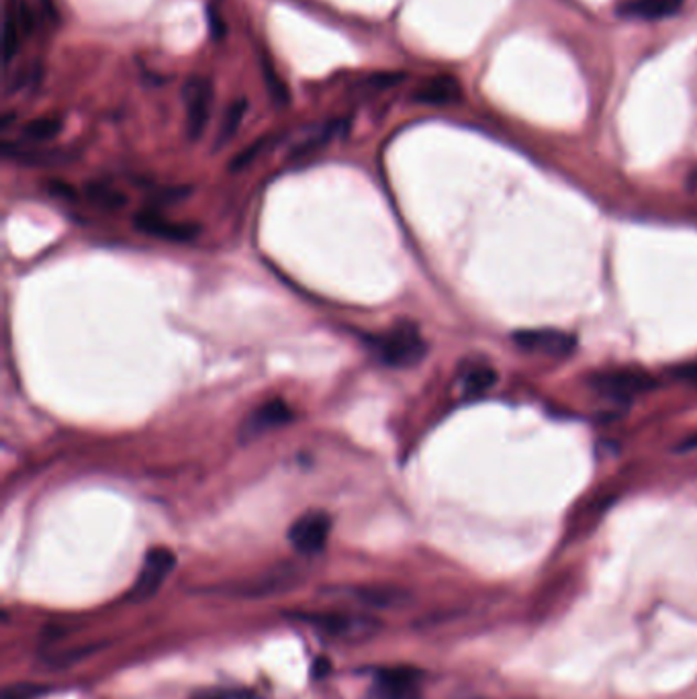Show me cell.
<instances>
[{
	"label": "cell",
	"instance_id": "obj_24",
	"mask_svg": "<svg viewBox=\"0 0 697 699\" xmlns=\"http://www.w3.org/2000/svg\"><path fill=\"white\" fill-rule=\"evenodd\" d=\"M266 80H268V90H270L276 104H285V102L289 101V92H287V88L283 87V82H280V78L276 74L268 70Z\"/></svg>",
	"mask_w": 697,
	"mask_h": 699
},
{
	"label": "cell",
	"instance_id": "obj_10",
	"mask_svg": "<svg viewBox=\"0 0 697 699\" xmlns=\"http://www.w3.org/2000/svg\"><path fill=\"white\" fill-rule=\"evenodd\" d=\"M213 85L207 78H192L185 88H182V97L187 104V132L189 140H201L209 116H211V104H213Z\"/></svg>",
	"mask_w": 697,
	"mask_h": 699
},
{
	"label": "cell",
	"instance_id": "obj_28",
	"mask_svg": "<svg viewBox=\"0 0 697 699\" xmlns=\"http://www.w3.org/2000/svg\"><path fill=\"white\" fill-rule=\"evenodd\" d=\"M199 699H218V698H199Z\"/></svg>",
	"mask_w": 697,
	"mask_h": 699
},
{
	"label": "cell",
	"instance_id": "obj_12",
	"mask_svg": "<svg viewBox=\"0 0 697 699\" xmlns=\"http://www.w3.org/2000/svg\"><path fill=\"white\" fill-rule=\"evenodd\" d=\"M461 99V85L451 78V76H438L428 82H423L422 87L416 88L413 92V101L422 102V104H451Z\"/></svg>",
	"mask_w": 697,
	"mask_h": 699
},
{
	"label": "cell",
	"instance_id": "obj_15",
	"mask_svg": "<svg viewBox=\"0 0 697 699\" xmlns=\"http://www.w3.org/2000/svg\"><path fill=\"white\" fill-rule=\"evenodd\" d=\"M497 382V373L489 365H471L461 377V389L465 397L489 393Z\"/></svg>",
	"mask_w": 697,
	"mask_h": 699
},
{
	"label": "cell",
	"instance_id": "obj_8",
	"mask_svg": "<svg viewBox=\"0 0 697 699\" xmlns=\"http://www.w3.org/2000/svg\"><path fill=\"white\" fill-rule=\"evenodd\" d=\"M295 420V411L285 399H270L254 409L240 425V444H250Z\"/></svg>",
	"mask_w": 697,
	"mask_h": 699
},
{
	"label": "cell",
	"instance_id": "obj_22",
	"mask_svg": "<svg viewBox=\"0 0 697 699\" xmlns=\"http://www.w3.org/2000/svg\"><path fill=\"white\" fill-rule=\"evenodd\" d=\"M45 694V687L40 685H15L4 691V699H35Z\"/></svg>",
	"mask_w": 697,
	"mask_h": 699
},
{
	"label": "cell",
	"instance_id": "obj_6",
	"mask_svg": "<svg viewBox=\"0 0 697 699\" xmlns=\"http://www.w3.org/2000/svg\"><path fill=\"white\" fill-rule=\"evenodd\" d=\"M587 382L591 389H596L597 393L613 397V399H626V397L646 393L656 385L649 373L639 370V368L599 370V373H594Z\"/></svg>",
	"mask_w": 697,
	"mask_h": 699
},
{
	"label": "cell",
	"instance_id": "obj_11",
	"mask_svg": "<svg viewBox=\"0 0 697 699\" xmlns=\"http://www.w3.org/2000/svg\"><path fill=\"white\" fill-rule=\"evenodd\" d=\"M133 223L140 232L166 242H190L201 232V228L195 223H178L156 211H140Z\"/></svg>",
	"mask_w": 697,
	"mask_h": 699
},
{
	"label": "cell",
	"instance_id": "obj_7",
	"mask_svg": "<svg viewBox=\"0 0 697 699\" xmlns=\"http://www.w3.org/2000/svg\"><path fill=\"white\" fill-rule=\"evenodd\" d=\"M332 532V518L325 511H307L289 528L292 548L303 556L320 554Z\"/></svg>",
	"mask_w": 697,
	"mask_h": 699
},
{
	"label": "cell",
	"instance_id": "obj_17",
	"mask_svg": "<svg viewBox=\"0 0 697 699\" xmlns=\"http://www.w3.org/2000/svg\"><path fill=\"white\" fill-rule=\"evenodd\" d=\"M246 111V99H237V101L232 102V107L225 111L223 121H221V125H219L218 140H215V147H218V149L219 147L225 146V144L232 140L233 135L237 133L242 121H244Z\"/></svg>",
	"mask_w": 697,
	"mask_h": 699
},
{
	"label": "cell",
	"instance_id": "obj_25",
	"mask_svg": "<svg viewBox=\"0 0 697 699\" xmlns=\"http://www.w3.org/2000/svg\"><path fill=\"white\" fill-rule=\"evenodd\" d=\"M677 377L682 380H687V382H692V385H697V363H692V365L682 366V368H677V373H675Z\"/></svg>",
	"mask_w": 697,
	"mask_h": 699
},
{
	"label": "cell",
	"instance_id": "obj_5",
	"mask_svg": "<svg viewBox=\"0 0 697 699\" xmlns=\"http://www.w3.org/2000/svg\"><path fill=\"white\" fill-rule=\"evenodd\" d=\"M423 675L413 667L378 669L366 699H422Z\"/></svg>",
	"mask_w": 697,
	"mask_h": 699
},
{
	"label": "cell",
	"instance_id": "obj_21",
	"mask_svg": "<svg viewBox=\"0 0 697 699\" xmlns=\"http://www.w3.org/2000/svg\"><path fill=\"white\" fill-rule=\"evenodd\" d=\"M270 144V137H262L258 142H254L252 146L244 149V152H240L235 158H233L232 168L233 173H237V170H242V168H246L247 164H252V162L256 160L258 156H261L262 152L266 149V146Z\"/></svg>",
	"mask_w": 697,
	"mask_h": 699
},
{
	"label": "cell",
	"instance_id": "obj_19",
	"mask_svg": "<svg viewBox=\"0 0 697 699\" xmlns=\"http://www.w3.org/2000/svg\"><path fill=\"white\" fill-rule=\"evenodd\" d=\"M344 125H346L344 121H335V123L325 125L320 133H316L313 137L306 140L301 146L295 147V149H292V156H307V154H311V152L320 149V147L325 146V144H330V142L334 140L335 135L342 132V127H344Z\"/></svg>",
	"mask_w": 697,
	"mask_h": 699
},
{
	"label": "cell",
	"instance_id": "obj_20",
	"mask_svg": "<svg viewBox=\"0 0 697 699\" xmlns=\"http://www.w3.org/2000/svg\"><path fill=\"white\" fill-rule=\"evenodd\" d=\"M21 35L23 33L16 25L15 15L7 16V23H4V62L7 64L15 58L16 52H19V44H21Z\"/></svg>",
	"mask_w": 697,
	"mask_h": 699
},
{
	"label": "cell",
	"instance_id": "obj_18",
	"mask_svg": "<svg viewBox=\"0 0 697 699\" xmlns=\"http://www.w3.org/2000/svg\"><path fill=\"white\" fill-rule=\"evenodd\" d=\"M87 197L101 209H109V211H117V209H123L128 204V197L121 192V190L113 189L109 185H101V182H92L87 187Z\"/></svg>",
	"mask_w": 697,
	"mask_h": 699
},
{
	"label": "cell",
	"instance_id": "obj_14",
	"mask_svg": "<svg viewBox=\"0 0 697 699\" xmlns=\"http://www.w3.org/2000/svg\"><path fill=\"white\" fill-rule=\"evenodd\" d=\"M352 596L370 608H399L409 599L406 591L397 587H363L354 589Z\"/></svg>",
	"mask_w": 697,
	"mask_h": 699
},
{
	"label": "cell",
	"instance_id": "obj_2",
	"mask_svg": "<svg viewBox=\"0 0 697 699\" xmlns=\"http://www.w3.org/2000/svg\"><path fill=\"white\" fill-rule=\"evenodd\" d=\"M303 579H306L303 568L295 563H285V565L268 568L256 577L244 579V581L228 582L223 587H215L213 591L223 593L228 598H270V596H280V593L297 589V585H301Z\"/></svg>",
	"mask_w": 697,
	"mask_h": 699
},
{
	"label": "cell",
	"instance_id": "obj_13",
	"mask_svg": "<svg viewBox=\"0 0 697 699\" xmlns=\"http://www.w3.org/2000/svg\"><path fill=\"white\" fill-rule=\"evenodd\" d=\"M679 7H682L679 0H628L618 11L622 16L653 21V19L675 15Z\"/></svg>",
	"mask_w": 697,
	"mask_h": 699
},
{
	"label": "cell",
	"instance_id": "obj_3",
	"mask_svg": "<svg viewBox=\"0 0 697 699\" xmlns=\"http://www.w3.org/2000/svg\"><path fill=\"white\" fill-rule=\"evenodd\" d=\"M301 622L316 628L321 636L335 642L358 644L375 639L380 630V622L370 615H358L348 612H313L297 613Z\"/></svg>",
	"mask_w": 697,
	"mask_h": 699
},
{
	"label": "cell",
	"instance_id": "obj_1",
	"mask_svg": "<svg viewBox=\"0 0 697 699\" xmlns=\"http://www.w3.org/2000/svg\"><path fill=\"white\" fill-rule=\"evenodd\" d=\"M370 350L383 365L391 368H411L420 365L425 358L428 344L420 328L413 321L403 320L397 321L387 332L375 335L370 340Z\"/></svg>",
	"mask_w": 697,
	"mask_h": 699
},
{
	"label": "cell",
	"instance_id": "obj_9",
	"mask_svg": "<svg viewBox=\"0 0 697 699\" xmlns=\"http://www.w3.org/2000/svg\"><path fill=\"white\" fill-rule=\"evenodd\" d=\"M511 340L516 342V346H520L525 352L552 356V358H563V356L573 354L577 348L575 335L563 332V330H552V328L518 330V332H513Z\"/></svg>",
	"mask_w": 697,
	"mask_h": 699
},
{
	"label": "cell",
	"instance_id": "obj_23",
	"mask_svg": "<svg viewBox=\"0 0 697 699\" xmlns=\"http://www.w3.org/2000/svg\"><path fill=\"white\" fill-rule=\"evenodd\" d=\"M403 80H406V74L403 73L373 74L368 78V85L373 88H389L403 82Z\"/></svg>",
	"mask_w": 697,
	"mask_h": 699
},
{
	"label": "cell",
	"instance_id": "obj_27",
	"mask_svg": "<svg viewBox=\"0 0 697 699\" xmlns=\"http://www.w3.org/2000/svg\"><path fill=\"white\" fill-rule=\"evenodd\" d=\"M679 452L697 451V434L696 436H689L687 440H683L682 444L677 446Z\"/></svg>",
	"mask_w": 697,
	"mask_h": 699
},
{
	"label": "cell",
	"instance_id": "obj_16",
	"mask_svg": "<svg viewBox=\"0 0 697 699\" xmlns=\"http://www.w3.org/2000/svg\"><path fill=\"white\" fill-rule=\"evenodd\" d=\"M64 130V121L59 116H37L23 125V140L30 144H47L56 140Z\"/></svg>",
	"mask_w": 697,
	"mask_h": 699
},
{
	"label": "cell",
	"instance_id": "obj_4",
	"mask_svg": "<svg viewBox=\"0 0 697 699\" xmlns=\"http://www.w3.org/2000/svg\"><path fill=\"white\" fill-rule=\"evenodd\" d=\"M176 567V556L170 548L156 546L147 551L135 582L131 587L128 599L133 603H146L162 589V585L168 581Z\"/></svg>",
	"mask_w": 697,
	"mask_h": 699
},
{
	"label": "cell",
	"instance_id": "obj_26",
	"mask_svg": "<svg viewBox=\"0 0 697 699\" xmlns=\"http://www.w3.org/2000/svg\"><path fill=\"white\" fill-rule=\"evenodd\" d=\"M330 667H332V663H330L328 658H318V661H316V665H313V677H316V679L325 677V675L332 670Z\"/></svg>",
	"mask_w": 697,
	"mask_h": 699
}]
</instances>
